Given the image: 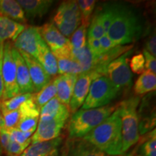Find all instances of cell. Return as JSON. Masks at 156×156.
I'll use <instances>...</instances> for the list:
<instances>
[{"mask_svg":"<svg viewBox=\"0 0 156 156\" xmlns=\"http://www.w3.org/2000/svg\"><path fill=\"white\" fill-rule=\"evenodd\" d=\"M143 32V21L136 9L126 4L116 3L114 18L107 33L114 44L130 45L139 40Z\"/></svg>","mask_w":156,"mask_h":156,"instance_id":"1","label":"cell"},{"mask_svg":"<svg viewBox=\"0 0 156 156\" xmlns=\"http://www.w3.org/2000/svg\"><path fill=\"white\" fill-rule=\"evenodd\" d=\"M83 139L109 156L122 155V121L117 108Z\"/></svg>","mask_w":156,"mask_h":156,"instance_id":"2","label":"cell"},{"mask_svg":"<svg viewBox=\"0 0 156 156\" xmlns=\"http://www.w3.org/2000/svg\"><path fill=\"white\" fill-rule=\"evenodd\" d=\"M117 105H108L97 108H81L74 113L68 126L69 139L85 137L113 114L117 108Z\"/></svg>","mask_w":156,"mask_h":156,"instance_id":"3","label":"cell"},{"mask_svg":"<svg viewBox=\"0 0 156 156\" xmlns=\"http://www.w3.org/2000/svg\"><path fill=\"white\" fill-rule=\"evenodd\" d=\"M140 102L139 96L131 97L122 101L117 106L122 121V154L139 141L137 107Z\"/></svg>","mask_w":156,"mask_h":156,"instance_id":"4","label":"cell"},{"mask_svg":"<svg viewBox=\"0 0 156 156\" xmlns=\"http://www.w3.org/2000/svg\"><path fill=\"white\" fill-rule=\"evenodd\" d=\"M119 90L106 76H100L93 80L82 109L97 108L108 106L115 99Z\"/></svg>","mask_w":156,"mask_h":156,"instance_id":"5","label":"cell"},{"mask_svg":"<svg viewBox=\"0 0 156 156\" xmlns=\"http://www.w3.org/2000/svg\"><path fill=\"white\" fill-rule=\"evenodd\" d=\"M53 24L66 38H69L81 25V15L76 1L63 2L56 10Z\"/></svg>","mask_w":156,"mask_h":156,"instance_id":"6","label":"cell"},{"mask_svg":"<svg viewBox=\"0 0 156 156\" xmlns=\"http://www.w3.org/2000/svg\"><path fill=\"white\" fill-rule=\"evenodd\" d=\"M44 41L56 58H73L70 40L64 37L53 23H48L39 28Z\"/></svg>","mask_w":156,"mask_h":156,"instance_id":"7","label":"cell"},{"mask_svg":"<svg viewBox=\"0 0 156 156\" xmlns=\"http://www.w3.org/2000/svg\"><path fill=\"white\" fill-rule=\"evenodd\" d=\"M12 44L9 41L4 43L3 60L2 73L4 91L2 101L9 98L20 94L17 83L16 65L12 53Z\"/></svg>","mask_w":156,"mask_h":156,"instance_id":"8","label":"cell"},{"mask_svg":"<svg viewBox=\"0 0 156 156\" xmlns=\"http://www.w3.org/2000/svg\"><path fill=\"white\" fill-rule=\"evenodd\" d=\"M131 50L109 63L106 69L105 76L119 91L129 89L132 83V74L129 64Z\"/></svg>","mask_w":156,"mask_h":156,"instance_id":"9","label":"cell"},{"mask_svg":"<svg viewBox=\"0 0 156 156\" xmlns=\"http://www.w3.org/2000/svg\"><path fill=\"white\" fill-rule=\"evenodd\" d=\"M70 115H64L50 121L38 120L36 131L31 136V143L47 142L58 137Z\"/></svg>","mask_w":156,"mask_h":156,"instance_id":"10","label":"cell"},{"mask_svg":"<svg viewBox=\"0 0 156 156\" xmlns=\"http://www.w3.org/2000/svg\"><path fill=\"white\" fill-rule=\"evenodd\" d=\"M98 77L100 76L93 71L88 73H82L77 75L69 104L70 113L73 114L83 106L88 94L91 83L93 80Z\"/></svg>","mask_w":156,"mask_h":156,"instance_id":"11","label":"cell"},{"mask_svg":"<svg viewBox=\"0 0 156 156\" xmlns=\"http://www.w3.org/2000/svg\"><path fill=\"white\" fill-rule=\"evenodd\" d=\"M41 41L42 38L39 32V28L28 26L19 35L14 41L13 46L18 51L25 52L36 58L39 44Z\"/></svg>","mask_w":156,"mask_h":156,"instance_id":"12","label":"cell"},{"mask_svg":"<svg viewBox=\"0 0 156 156\" xmlns=\"http://www.w3.org/2000/svg\"><path fill=\"white\" fill-rule=\"evenodd\" d=\"M19 52L28 67L34 91L38 92L51 81V76L46 73L44 67L36 58L21 51H19Z\"/></svg>","mask_w":156,"mask_h":156,"instance_id":"13","label":"cell"},{"mask_svg":"<svg viewBox=\"0 0 156 156\" xmlns=\"http://www.w3.org/2000/svg\"><path fill=\"white\" fill-rule=\"evenodd\" d=\"M63 139L58 137L50 141L31 143L21 156H63Z\"/></svg>","mask_w":156,"mask_h":156,"instance_id":"14","label":"cell"},{"mask_svg":"<svg viewBox=\"0 0 156 156\" xmlns=\"http://www.w3.org/2000/svg\"><path fill=\"white\" fill-rule=\"evenodd\" d=\"M12 53L16 65L17 83L18 85L20 94L34 93L35 92L34 87L25 60L20 54L19 51L13 46L12 48Z\"/></svg>","mask_w":156,"mask_h":156,"instance_id":"15","label":"cell"},{"mask_svg":"<svg viewBox=\"0 0 156 156\" xmlns=\"http://www.w3.org/2000/svg\"><path fill=\"white\" fill-rule=\"evenodd\" d=\"M63 156H109L87 140L70 139L63 151Z\"/></svg>","mask_w":156,"mask_h":156,"instance_id":"16","label":"cell"},{"mask_svg":"<svg viewBox=\"0 0 156 156\" xmlns=\"http://www.w3.org/2000/svg\"><path fill=\"white\" fill-rule=\"evenodd\" d=\"M77 78V75L69 74L59 75L54 78L56 87V97L60 102L67 106H69Z\"/></svg>","mask_w":156,"mask_h":156,"instance_id":"17","label":"cell"},{"mask_svg":"<svg viewBox=\"0 0 156 156\" xmlns=\"http://www.w3.org/2000/svg\"><path fill=\"white\" fill-rule=\"evenodd\" d=\"M133 47V45H125V46H114L106 53L101 54L100 56L95 57V67L93 72H95L99 76H105L106 67L114 59H116L122 54L130 51Z\"/></svg>","mask_w":156,"mask_h":156,"instance_id":"18","label":"cell"},{"mask_svg":"<svg viewBox=\"0 0 156 156\" xmlns=\"http://www.w3.org/2000/svg\"><path fill=\"white\" fill-rule=\"evenodd\" d=\"M24 11L25 17H41L48 12L54 1L51 0H17Z\"/></svg>","mask_w":156,"mask_h":156,"instance_id":"19","label":"cell"},{"mask_svg":"<svg viewBox=\"0 0 156 156\" xmlns=\"http://www.w3.org/2000/svg\"><path fill=\"white\" fill-rule=\"evenodd\" d=\"M64 115H70L69 106L62 103L55 97L40 109L39 120L46 122Z\"/></svg>","mask_w":156,"mask_h":156,"instance_id":"20","label":"cell"},{"mask_svg":"<svg viewBox=\"0 0 156 156\" xmlns=\"http://www.w3.org/2000/svg\"><path fill=\"white\" fill-rule=\"evenodd\" d=\"M26 26L7 17L0 15V41H15Z\"/></svg>","mask_w":156,"mask_h":156,"instance_id":"21","label":"cell"},{"mask_svg":"<svg viewBox=\"0 0 156 156\" xmlns=\"http://www.w3.org/2000/svg\"><path fill=\"white\" fill-rule=\"evenodd\" d=\"M36 59L40 62L48 75L52 77L57 75V60L43 39L39 44L38 53Z\"/></svg>","mask_w":156,"mask_h":156,"instance_id":"22","label":"cell"},{"mask_svg":"<svg viewBox=\"0 0 156 156\" xmlns=\"http://www.w3.org/2000/svg\"><path fill=\"white\" fill-rule=\"evenodd\" d=\"M0 15L20 23L26 21L24 11L15 0H0Z\"/></svg>","mask_w":156,"mask_h":156,"instance_id":"23","label":"cell"},{"mask_svg":"<svg viewBox=\"0 0 156 156\" xmlns=\"http://www.w3.org/2000/svg\"><path fill=\"white\" fill-rule=\"evenodd\" d=\"M156 88V75L155 73L145 70L134 85V92L137 95H143L153 91Z\"/></svg>","mask_w":156,"mask_h":156,"instance_id":"24","label":"cell"},{"mask_svg":"<svg viewBox=\"0 0 156 156\" xmlns=\"http://www.w3.org/2000/svg\"><path fill=\"white\" fill-rule=\"evenodd\" d=\"M72 56L74 59L78 62L80 65L82 73H88L94 69L95 56L90 51L87 44L85 47L80 50H73Z\"/></svg>","mask_w":156,"mask_h":156,"instance_id":"25","label":"cell"},{"mask_svg":"<svg viewBox=\"0 0 156 156\" xmlns=\"http://www.w3.org/2000/svg\"><path fill=\"white\" fill-rule=\"evenodd\" d=\"M56 95V87L55 80L51 79L46 86H44L40 91L34 94V100L37 106L41 109L46 103L55 98Z\"/></svg>","mask_w":156,"mask_h":156,"instance_id":"26","label":"cell"},{"mask_svg":"<svg viewBox=\"0 0 156 156\" xmlns=\"http://www.w3.org/2000/svg\"><path fill=\"white\" fill-rule=\"evenodd\" d=\"M116 3L106 4L96 14L98 18L102 25L105 34H107L116 13Z\"/></svg>","mask_w":156,"mask_h":156,"instance_id":"27","label":"cell"},{"mask_svg":"<svg viewBox=\"0 0 156 156\" xmlns=\"http://www.w3.org/2000/svg\"><path fill=\"white\" fill-rule=\"evenodd\" d=\"M58 65V73L59 75H76L82 73L80 65L73 58H56Z\"/></svg>","mask_w":156,"mask_h":156,"instance_id":"28","label":"cell"},{"mask_svg":"<svg viewBox=\"0 0 156 156\" xmlns=\"http://www.w3.org/2000/svg\"><path fill=\"white\" fill-rule=\"evenodd\" d=\"M145 103V101H143ZM146 106H144L142 103L140 106L139 112L137 113L140 114H147ZM138 121H139V124H138V129H139V134H144L146 132L153 129V127L155 126V112H153L151 114H148L147 116L145 115V116L138 117Z\"/></svg>","mask_w":156,"mask_h":156,"instance_id":"29","label":"cell"},{"mask_svg":"<svg viewBox=\"0 0 156 156\" xmlns=\"http://www.w3.org/2000/svg\"><path fill=\"white\" fill-rule=\"evenodd\" d=\"M33 94L34 93L19 94L8 100L0 101V112L17 110L20 108L22 103L30 99L33 96Z\"/></svg>","mask_w":156,"mask_h":156,"instance_id":"30","label":"cell"},{"mask_svg":"<svg viewBox=\"0 0 156 156\" xmlns=\"http://www.w3.org/2000/svg\"><path fill=\"white\" fill-rule=\"evenodd\" d=\"M87 28V25L81 23L72 35L70 43L73 46V50H80L86 46Z\"/></svg>","mask_w":156,"mask_h":156,"instance_id":"31","label":"cell"},{"mask_svg":"<svg viewBox=\"0 0 156 156\" xmlns=\"http://www.w3.org/2000/svg\"><path fill=\"white\" fill-rule=\"evenodd\" d=\"M20 119L24 118H39L40 108L36 105L34 100V94L33 96L21 104L20 106Z\"/></svg>","mask_w":156,"mask_h":156,"instance_id":"32","label":"cell"},{"mask_svg":"<svg viewBox=\"0 0 156 156\" xmlns=\"http://www.w3.org/2000/svg\"><path fill=\"white\" fill-rule=\"evenodd\" d=\"M81 15V23L89 26L90 18L95 9V1L94 0H79L77 2Z\"/></svg>","mask_w":156,"mask_h":156,"instance_id":"33","label":"cell"},{"mask_svg":"<svg viewBox=\"0 0 156 156\" xmlns=\"http://www.w3.org/2000/svg\"><path fill=\"white\" fill-rule=\"evenodd\" d=\"M148 136L140 147L141 155L142 156H156V135L155 129L148 134Z\"/></svg>","mask_w":156,"mask_h":156,"instance_id":"34","label":"cell"},{"mask_svg":"<svg viewBox=\"0 0 156 156\" xmlns=\"http://www.w3.org/2000/svg\"><path fill=\"white\" fill-rule=\"evenodd\" d=\"M2 119L4 126L6 129H9L16 127L20 120V112L19 109L9 112H2Z\"/></svg>","mask_w":156,"mask_h":156,"instance_id":"35","label":"cell"},{"mask_svg":"<svg viewBox=\"0 0 156 156\" xmlns=\"http://www.w3.org/2000/svg\"><path fill=\"white\" fill-rule=\"evenodd\" d=\"M88 27V31L87 34V37L99 40L105 34L102 25L98 18L96 14L93 15Z\"/></svg>","mask_w":156,"mask_h":156,"instance_id":"36","label":"cell"},{"mask_svg":"<svg viewBox=\"0 0 156 156\" xmlns=\"http://www.w3.org/2000/svg\"><path fill=\"white\" fill-rule=\"evenodd\" d=\"M9 132L10 135V141L20 144L31 143V136L34 134L33 132H22L17 127L9 129Z\"/></svg>","mask_w":156,"mask_h":156,"instance_id":"37","label":"cell"},{"mask_svg":"<svg viewBox=\"0 0 156 156\" xmlns=\"http://www.w3.org/2000/svg\"><path fill=\"white\" fill-rule=\"evenodd\" d=\"M129 64L131 72L137 75H141L145 71V58L143 54H138L132 56Z\"/></svg>","mask_w":156,"mask_h":156,"instance_id":"38","label":"cell"},{"mask_svg":"<svg viewBox=\"0 0 156 156\" xmlns=\"http://www.w3.org/2000/svg\"><path fill=\"white\" fill-rule=\"evenodd\" d=\"M39 118H24L19 120L16 127L24 132H33L36 131Z\"/></svg>","mask_w":156,"mask_h":156,"instance_id":"39","label":"cell"},{"mask_svg":"<svg viewBox=\"0 0 156 156\" xmlns=\"http://www.w3.org/2000/svg\"><path fill=\"white\" fill-rule=\"evenodd\" d=\"M31 143H25V144H20L17 142L10 141L9 142L8 145L6 147L5 151L7 152L9 155H21L25 150L30 145Z\"/></svg>","mask_w":156,"mask_h":156,"instance_id":"40","label":"cell"},{"mask_svg":"<svg viewBox=\"0 0 156 156\" xmlns=\"http://www.w3.org/2000/svg\"><path fill=\"white\" fill-rule=\"evenodd\" d=\"M143 56L145 58V70L156 73V59L155 56L148 53L147 51L143 50Z\"/></svg>","mask_w":156,"mask_h":156,"instance_id":"41","label":"cell"},{"mask_svg":"<svg viewBox=\"0 0 156 156\" xmlns=\"http://www.w3.org/2000/svg\"><path fill=\"white\" fill-rule=\"evenodd\" d=\"M87 46L90 50V51L95 57H98V56H99L102 54L101 53L100 43H99V40H98V39L87 37Z\"/></svg>","mask_w":156,"mask_h":156,"instance_id":"42","label":"cell"},{"mask_svg":"<svg viewBox=\"0 0 156 156\" xmlns=\"http://www.w3.org/2000/svg\"><path fill=\"white\" fill-rule=\"evenodd\" d=\"M9 142H10V135H9V129L5 127L2 119L0 123V144L2 148L5 150Z\"/></svg>","mask_w":156,"mask_h":156,"instance_id":"43","label":"cell"},{"mask_svg":"<svg viewBox=\"0 0 156 156\" xmlns=\"http://www.w3.org/2000/svg\"><path fill=\"white\" fill-rule=\"evenodd\" d=\"M99 43H100L101 53L102 54L106 53V51H108L112 49V48H114V46H116L114 43L111 40V38H109L106 34H105L99 39Z\"/></svg>","mask_w":156,"mask_h":156,"instance_id":"44","label":"cell"},{"mask_svg":"<svg viewBox=\"0 0 156 156\" xmlns=\"http://www.w3.org/2000/svg\"><path fill=\"white\" fill-rule=\"evenodd\" d=\"M145 50L155 57L156 56V38L155 33L147 38L145 42Z\"/></svg>","mask_w":156,"mask_h":156,"instance_id":"45","label":"cell"},{"mask_svg":"<svg viewBox=\"0 0 156 156\" xmlns=\"http://www.w3.org/2000/svg\"><path fill=\"white\" fill-rule=\"evenodd\" d=\"M3 48L4 42L0 41V101H2L4 91V85L2 79V60H3Z\"/></svg>","mask_w":156,"mask_h":156,"instance_id":"46","label":"cell"},{"mask_svg":"<svg viewBox=\"0 0 156 156\" xmlns=\"http://www.w3.org/2000/svg\"><path fill=\"white\" fill-rule=\"evenodd\" d=\"M2 152V148L1 147V144H0V155H1Z\"/></svg>","mask_w":156,"mask_h":156,"instance_id":"47","label":"cell"},{"mask_svg":"<svg viewBox=\"0 0 156 156\" xmlns=\"http://www.w3.org/2000/svg\"><path fill=\"white\" fill-rule=\"evenodd\" d=\"M1 121H2V114L1 113H0V123H1Z\"/></svg>","mask_w":156,"mask_h":156,"instance_id":"48","label":"cell"},{"mask_svg":"<svg viewBox=\"0 0 156 156\" xmlns=\"http://www.w3.org/2000/svg\"><path fill=\"white\" fill-rule=\"evenodd\" d=\"M135 156H142V155H135Z\"/></svg>","mask_w":156,"mask_h":156,"instance_id":"49","label":"cell"},{"mask_svg":"<svg viewBox=\"0 0 156 156\" xmlns=\"http://www.w3.org/2000/svg\"><path fill=\"white\" fill-rule=\"evenodd\" d=\"M116 156H122V155H116Z\"/></svg>","mask_w":156,"mask_h":156,"instance_id":"50","label":"cell"},{"mask_svg":"<svg viewBox=\"0 0 156 156\" xmlns=\"http://www.w3.org/2000/svg\"><path fill=\"white\" fill-rule=\"evenodd\" d=\"M13 156H17V155H13Z\"/></svg>","mask_w":156,"mask_h":156,"instance_id":"51","label":"cell"}]
</instances>
